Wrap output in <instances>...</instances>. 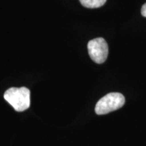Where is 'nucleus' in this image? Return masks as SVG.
I'll return each instance as SVG.
<instances>
[{
  "instance_id": "f257e3e1",
  "label": "nucleus",
  "mask_w": 146,
  "mask_h": 146,
  "mask_svg": "<svg viewBox=\"0 0 146 146\" xmlns=\"http://www.w3.org/2000/svg\"><path fill=\"white\" fill-rule=\"evenodd\" d=\"M3 97L17 112H23L30 107L31 92L27 87H12L5 91Z\"/></svg>"
},
{
  "instance_id": "f03ea898",
  "label": "nucleus",
  "mask_w": 146,
  "mask_h": 146,
  "mask_svg": "<svg viewBox=\"0 0 146 146\" xmlns=\"http://www.w3.org/2000/svg\"><path fill=\"white\" fill-rule=\"evenodd\" d=\"M125 103V98L120 93H110L101 98L96 104L95 111L98 115H104L117 110Z\"/></svg>"
},
{
  "instance_id": "7ed1b4c3",
  "label": "nucleus",
  "mask_w": 146,
  "mask_h": 146,
  "mask_svg": "<svg viewBox=\"0 0 146 146\" xmlns=\"http://www.w3.org/2000/svg\"><path fill=\"white\" fill-rule=\"evenodd\" d=\"M87 49L89 56L96 63L102 64L106 60L108 55V46L104 38L99 37L89 41Z\"/></svg>"
},
{
  "instance_id": "20e7f679",
  "label": "nucleus",
  "mask_w": 146,
  "mask_h": 146,
  "mask_svg": "<svg viewBox=\"0 0 146 146\" xmlns=\"http://www.w3.org/2000/svg\"><path fill=\"white\" fill-rule=\"evenodd\" d=\"M84 7L87 8H98L102 7L106 2V0H79Z\"/></svg>"
},
{
  "instance_id": "39448f33",
  "label": "nucleus",
  "mask_w": 146,
  "mask_h": 146,
  "mask_svg": "<svg viewBox=\"0 0 146 146\" xmlns=\"http://www.w3.org/2000/svg\"><path fill=\"white\" fill-rule=\"evenodd\" d=\"M141 12L142 16H143L144 17H146V3H144L143 6H142Z\"/></svg>"
}]
</instances>
